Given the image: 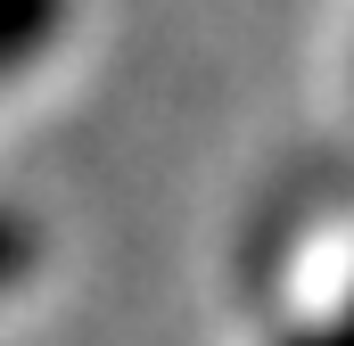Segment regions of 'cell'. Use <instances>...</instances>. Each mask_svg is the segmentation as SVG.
<instances>
[{
    "label": "cell",
    "mask_w": 354,
    "mask_h": 346,
    "mask_svg": "<svg viewBox=\"0 0 354 346\" xmlns=\"http://www.w3.org/2000/svg\"><path fill=\"white\" fill-rule=\"evenodd\" d=\"M58 25H66V0H0V75H17Z\"/></svg>",
    "instance_id": "cell-1"
},
{
    "label": "cell",
    "mask_w": 354,
    "mask_h": 346,
    "mask_svg": "<svg viewBox=\"0 0 354 346\" xmlns=\"http://www.w3.org/2000/svg\"><path fill=\"white\" fill-rule=\"evenodd\" d=\"M288 346H354V305H346V313H330V322H313V330H297Z\"/></svg>",
    "instance_id": "cell-3"
},
{
    "label": "cell",
    "mask_w": 354,
    "mask_h": 346,
    "mask_svg": "<svg viewBox=\"0 0 354 346\" xmlns=\"http://www.w3.org/2000/svg\"><path fill=\"white\" fill-rule=\"evenodd\" d=\"M33 248H41V231H33V223H25L17 206H0V289L33 272Z\"/></svg>",
    "instance_id": "cell-2"
}]
</instances>
